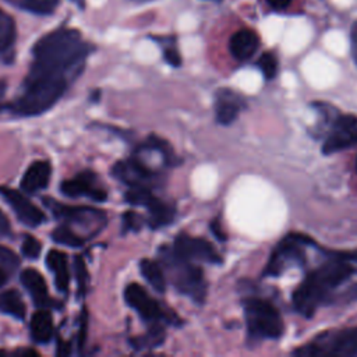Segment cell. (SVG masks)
Listing matches in <instances>:
<instances>
[{
  "label": "cell",
  "mask_w": 357,
  "mask_h": 357,
  "mask_svg": "<svg viewBox=\"0 0 357 357\" xmlns=\"http://www.w3.org/2000/svg\"><path fill=\"white\" fill-rule=\"evenodd\" d=\"M89 52V45L82 40L77 29L59 28L35 43L29 71L70 78L82 67Z\"/></svg>",
  "instance_id": "6da1fadb"
},
{
  "label": "cell",
  "mask_w": 357,
  "mask_h": 357,
  "mask_svg": "<svg viewBox=\"0 0 357 357\" xmlns=\"http://www.w3.org/2000/svg\"><path fill=\"white\" fill-rule=\"evenodd\" d=\"M351 257H331L319 268L311 271L293 293V305L305 318H311L317 308L329 301L335 289L343 284L354 272Z\"/></svg>",
  "instance_id": "7a4b0ae2"
},
{
  "label": "cell",
  "mask_w": 357,
  "mask_h": 357,
  "mask_svg": "<svg viewBox=\"0 0 357 357\" xmlns=\"http://www.w3.org/2000/svg\"><path fill=\"white\" fill-rule=\"evenodd\" d=\"M67 86L68 78L29 71L22 84L21 93L8 107L21 117L39 116L59 102Z\"/></svg>",
  "instance_id": "3957f363"
},
{
  "label": "cell",
  "mask_w": 357,
  "mask_h": 357,
  "mask_svg": "<svg viewBox=\"0 0 357 357\" xmlns=\"http://www.w3.org/2000/svg\"><path fill=\"white\" fill-rule=\"evenodd\" d=\"M159 254L177 291L188 296L197 303H202L206 294V282L201 268L191 261L176 257L170 247H162Z\"/></svg>",
  "instance_id": "277c9868"
},
{
  "label": "cell",
  "mask_w": 357,
  "mask_h": 357,
  "mask_svg": "<svg viewBox=\"0 0 357 357\" xmlns=\"http://www.w3.org/2000/svg\"><path fill=\"white\" fill-rule=\"evenodd\" d=\"M293 354L303 357H356L357 328H344L319 333L310 343L294 350Z\"/></svg>",
  "instance_id": "5b68a950"
},
{
  "label": "cell",
  "mask_w": 357,
  "mask_h": 357,
  "mask_svg": "<svg viewBox=\"0 0 357 357\" xmlns=\"http://www.w3.org/2000/svg\"><path fill=\"white\" fill-rule=\"evenodd\" d=\"M248 336L254 340L278 339L282 336L283 319L273 304L261 298H247L243 303Z\"/></svg>",
  "instance_id": "8992f818"
},
{
  "label": "cell",
  "mask_w": 357,
  "mask_h": 357,
  "mask_svg": "<svg viewBox=\"0 0 357 357\" xmlns=\"http://www.w3.org/2000/svg\"><path fill=\"white\" fill-rule=\"evenodd\" d=\"M310 241L308 236L300 233L287 234L272 251L264 276H279L291 266H303L305 262L304 245Z\"/></svg>",
  "instance_id": "52a82bcc"
},
{
  "label": "cell",
  "mask_w": 357,
  "mask_h": 357,
  "mask_svg": "<svg viewBox=\"0 0 357 357\" xmlns=\"http://www.w3.org/2000/svg\"><path fill=\"white\" fill-rule=\"evenodd\" d=\"M46 206L53 212V215L66 223H77L86 229L91 236H95L106 223V215L103 211L91 206H71L56 202L50 198L43 199Z\"/></svg>",
  "instance_id": "ba28073f"
},
{
  "label": "cell",
  "mask_w": 357,
  "mask_h": 357,
  "mask_svg": "<svg viewBox=\"0 0 357 357\" xmlns=\"http://www.w3.org/2000/svg\"><path fill=\"white\" fill-rule=\"evenodd\" d=\"M126 303L134 308L139 317L149 324H159L160 321L174 322L178 321L176 317H169L167 312L152 298L148 291L138 283H130L124 290Z\"/></svg>",
  "instance_id": "9c48e42d"
},
{
  "label": "cell",
  "mask_w": 357,
  "mask_h": 357,
  "mask_svg": "<svg viewBox=\"0 0 357 357\" xmlns=\"http://www.w3.org/2000/svg\"><path fill=\"white\" fill-rule=\"evenodd\" d=\"M170 248L176 257L185 261H199L208 264L222 262L220 255L209 241L201 237H191L185 233H180Z\"/></svg>",
  "instance_id": "30bf717a"
},
{
  "label": "cell",
  "mask_w": 357,
  "mask_h": 357,
  "mask_svg": "<svg viewBox=\"0 0 357 357\" xmlns=\"http://www.w3.org/2000/svg\"><path fill=\"white\" fill-rule=\"evenodd\" d=\"M357 144V117L351 114L337 116L322 145L325 155H332Z\"/></svg>",
  "instance_id": "8fae6325"
},
{
  "label": "cell",
  "mask_w": 357,
  "mask_h": 357,
  "mask_svg": "<svg viewBox=\"0 0 357 357\" xmlns=\"http://www.w3.org/2000/svg\"><path fill=\"white\" fill-rule=\"evenodd\" d=\"M60 190L64 195L71 198L86 197L98 202L106 201L107 198L106 190L99 184L96 174L91 170H84L73 178L64 180L60 185Z\"/></svg>",
  "instance_id": "7c38bea8"
},
{
  "label": "cell",
  "mask_w": 357,
  "mask_h": 357,
  "mask_svg": "<svg viewBox=\"0 0 357 357\" xmlns=\"http://www.w3.org/2000/svg\"><path fill=\"white\" fill-rule=\"evenodd\" d=\"M112 172L120 181H123L128 187H149V184H152L156 180L155 172L138 156H132L127 160L117 162Z\"/></svg>",
  "instance_id": "4fadbf2b"
},
{
  "label": "cell",
  "mask_w": 357,
  "mask_h": 357,
  "mask_svg": "<svg viewBox=\"0 0 357 357\" xmlns=\"http://www.w3.org/2000/svg\"><path fill=\"white\" fill-rule=\"evenodd\" d=\"M0 195L14 209L17 218L24 225L29 227H36L45 220V213L20 191L8 187H0Z\"/></svg>",
  "instance_id": "5bb4252c"
},
{
  "label": "cell",
  "mask_w": 357,
  "mask_h": 357,
  "mask_svg": "<svg viewBox=\"0 0 357 357\" xmlns=\"http://www.w3.org/2000/svg\"><path fill=\"white\" fill-rule=\"evenodd\" d=\"M245 102L243 96L233 89L229 88H220L215 93V114L218 123L223 126L231 124L241 109L244 107Z\"/></svg>",
  "instance_id": "9a60e30c"
},
{
  "label": "cell",
  "mask_w": 357,
  "mask_h": 357,
  "mask_svg": "<svg viewBox=\"0 0 357 357\" xmlns=\"http://www.w3.org/2000/svg\"><path fill=\"white\" fill-rule=\"evenodd\" d=\"M258 47L259 36L257 35L255 31L248 28L236 31L229 40V52L238 61H245L251 59L258 50Z\"/></svg>",
  "instance_id": "2e32d148"
},
{
  "label": "cell",
  "mask_w": 357,
  "mask_h": 357,
  "mask_svg": "<svg viewBox=\"0 0 357 357\" xmlns=\"http://www.w3.org/2000/svg\"><path fill=\"white\" fill-rule=\"evenodd\" d=\"M21 283L28 290L29 296L35 301L38 307L46 308L54 305L53 300L49 296L47 284L43 279V276L33 268H26L21 272Z\"/></svg>",
  "instance_id": "e0dca14e"
},
{
  "label": "cell",
  "mask_w": 357,
  "mask_h": 357,
  "mask_svg": "<svg viewBox=\"0 0 357 357\" xmlns=\"http://www.w3.org/2000/svg\"><path fill=\"white\" fill-rule=\"evenodd\" d=\"M52 167L46 160H36L29 165L26 172L22 176L21 187L25 192L33 194L47 187L50 181Z\"/></svg>",
  "instance_id": "ac0fdd59"
},
{
  "label": "cell",
  "mask_w": 357,
  "mask_h": 357,
  "mask_svg": "<svg viewBox=\"0 0 357 357\" xmlns=\"http://www.w3.org/2000/svg\"><path fill=\"white\" fill-rule=\"evenodd\" d=\"M46 265L53 273L56 287L66 293L70 284V273L67 265V255L59 250H50L46 255Z\"/></svg>",
  "instance_id": "d6986e66"
},
{
  "label": "cell",
  "mask_w": 357,
  "mask_h": 357,
  "mask_svg": "<svg viewBox=\"0 0 357 357\" xmlns=\"http://www.w3.org/2000/svg\"><path fill=\"white\" fill-rule=\"evenodd\" d=\"M31 335L38 343H47L53 336V318L47 310L36 311L31 318Z\"/></svg>",
  "instance_id": "ffe728a7"
},
{
  "label": "cell",
  "mask_w": 357,
  "mask_h": 357,
  "mask_svg": "<svg viewBox=\"0 0 357 357\" xmlns=\"http://www.w3.org/2000/svg\"><path fill=\"white\" fill-rule=\"evenodd\" d=\"M145 208L149 212V219L148 223L152 229H158L162 227L165 225H169L173 218H174V208L172 205H167L165 202H162L159 198L153 197L146 205Z\"/></svg>",
  "instance_id": "44dd1931"
},
{
  "label": "cell",
  "mask_w": 357,
  "mask_h": 357,
  "mask_svg": "<svg viewBox=\"0 0 357 357\" xmlns=\"http://www.w3.org/2000/svg\"><path fill=\"white\" fill-rule=\"evenodd\" d=\"M0 310L17 319H24L26 312L21 294L14 289L6 290L0 294Z\"/></svg>",
  "instance_id": "7402d4cb"
},
{
  "label": "cell",
  "mask_w": 357,
  "mask_h": 357,
  "mask_svg": "<svg viewBox=\"0 0 357 357\" xmlns=\"http://www.w3.org/2000/svg\"><path fill=\"white\" fill-rule=\"evenodd\" d=\"M139 271H141V275L145 278V280L156 291L163 293L166 290V279H165L163 271L158 262L144 258L139 262Z\"/></svg>",
  "instance_id": "603a6c76"
},
{
  "label": "cell",
  "mask_w": 357,
  "mask_h": 357,
  "mask_svg": "<svg viewBox=\"0 0 357 357\" xmlns=\"http://www.w3.org/2000/svg\"><path fill=\"white\" fill-rule=\"evenodd\" d=\"M15 42V24L14 20L0 10V56L8 54Z\"/></svg>",
  "instance_id": "cb8c5ba5"
},
{
  "label": "cell",
  "mask_w": 357,
  "mask_h": 357,
  "mask_svg": "<svg viewBox=\"0 0 357 357\" xmlns=\"http://www.w3.org/2000/svg\"><path fill=\"white\" fill-rule=\"evenodd\" d=\"M130 342H131L132 347L137 350L158 347L165 342V329L159 324H152V326L149 328V331L145 335L131 339Z\"/></svg>",
  "instance_id": "d4e9b609"
},
{
  "label": "cell",
  "mask_w": 357,
  "mask_h": 357,
  "mask_svg": "<svg viewBox=\"0 0 357 357\" xmlns=\"http://www.w3.org/2000/svg\"><path fill=\"white\" fill-rule=\"evenodd\" d=\"M15 7L38 15H50L57 8L59 0H10Z\"/></svg>",
  "instance_id": "484cf974"
},
{
  "label": "cell",
  "mask_w": 357,
  "mask_h": 357,
  "mask_svg": "<svg viewBox=\"0 0 357 357\" xmlns=\"http://www.w3.org/2000/svg\"><path fill=\"white\" fill-rule=\"evenodd\" d=\"M52 238L59 244L70 247H81L85 243V238L73 231L71 227L67 225H61L57 229H54L52 233Z\"/></svg>",
  "instance_id": "4316f807"
},
{
  "label": "cell",
  "mask_w": 357,
  "mask_h": 357,
  "mask_svg": "<svg viewBox=\"0 0 357 357\" xmlns=\"http://www.w3.org/2000/svg\"><path fill=\"white\" fill-rule=\"evenodd\" d=\"M159 42L162 50H163V59L165 61L172 67H180L181 66V56L178 53V49L176 46V40L173 36L169 38H158L155 39Z\"/></svg>",
  "instance_id": "83f0119b"
},
{
  "label": "cell",
  "mask_w": 357,
  "mask_h": 357,
  "mask_svg": "<svg viewBox=\"0 0 357 357\" xmlns=\"http://www.w3.org/2000/svg\"><path fill=\"white\" fill-rule=\"evenodd\" d=\"M257 66L261 70V73L264 74L265 79H273L278 74V59L272 52H265L262 53V56H259V59L257 60Z\"/></svg>",
  "instance_id": "f1b7e54d"
},
{
  "label": "cell",
  "mask_w": 357,
  "mask_h": 357,
  "mask_svg": "<svg viewBox=\"0 0 357 357\" xmlns=\"http://www.w3.org/2000/svg\"><path fill=\"white\" fill-rule=\"evenodd\" d=\"M0 266L8 273H13L20 266V258L17 254L4 245H0Z\"/></svg>",
  "instance_id": "f546056e"
},
{
  "label": "cell",
  "mask_w": 357,
  "mask_h": 357,
  "mask_svg": "<svg viewBox=\"0 0 357 357\" xmlns=\"http://www.w3.org/2000/svg\"><path fill=\"white\" fill-rule=\"evenodd\" d=\"M74 269H75V276H77V286H78V294L84 296L86 290V282H88V271L85 266V262L82 257L77 255L74 259Z\"/></svg>",
  "instance_id": "4dcf8cb0"
},
{
  "label": "cell",
  "mask_w": 357,
  "mask_h": 357,
  "mask_svg": "<svg viewBox=\"0 0 357 357\" xmlns=\"http://www.w3.org/2000/svg\"><path fill=\"white\" fill-rule=\"evenodd\" d=\"M40 243L38 241V238H35L31 234H26L22 240V247H21V251H22V255L29 258V259H36L40 254Z\"/></svg>",
  "instance_id": "1f68e13d"
},
{
  "label": "cell",
  "mask_w": 357,
  "mask_h": 357,
  "mask_svg": "<svg viewBox=\"0 0 357 357\" xmlns=\"http://www.w3.org/2000/svg\"><path fill=\"white\" fill-rule=\"evenodd\" d=\"M123 222H124V231H127V230L135 231L141 227V219L134 212H126L123 216Z\"/></svg>",
  "instance_id": "d6a6232c"
},
{
  "label": "cell",
  "mask_w": 357,
  "mask_h": 357,
  "mask_svg": "<svg viewBox=\"0 0 357 357\" xmlns=\"http://www.w3.org/2000/svg\"><path fill=\"white\" fill-rule=\"evenodd\" d=\"M350 49H351V57L357 66V21L353 24L350 29Z\"/></svg>",
  "instance_id": "836d02e7"
},
{
  "label": "cell",
  "mask_w": 357,
  "mask_h": 357,
  "mask_svg": "<svg viewBox=\"0 0 357 357\" xmlns=\"http://www.w3.org/2000/svg\"><path fill=\"white\" fill-rule=\"evenodd\" d=\"M10 231H11L10 222H8L7 216L3 213V211L0 209V236H8Z\"/></svg>",
  "instance_id": "e575fe53"
},
{
  "label": "cell",
  "mask_w": 357,
  "mask_h": 357,
  "mask_svg": "<svg viewBox=\"0 0 357 357\" xmlns=\"http://www.w3.org/2000/svg\"><path fill=\"white\" fill-rule=\"evenodd\" d=\"M266 1L273 10H284L290 6L293 0H266Z\"/></svg>",
  "instance_id": "d590c367"
},
{
  "label": "cell",
  "mask_w": 357,
  "mask_h": 357,
  "mask_svg": "<svg viewBox=\"0 0 357 357\" xmlns=\"http://www.w3.org/2000/svg\"><path fill=\"white\" fill-rule=\"evenodd\" d=\"M211 230L213 231V234H215L216 238H219V240H222V241L226 238L225 234H223V231H222V229H220V223H219L218 220H213V222L211 223Z\"/></svg>",
  "instance_id": "8d00e7d4"
},
{
  "label": "cell",
  "mask_w": 357,
  "mask_h": 357,
  "mask_svg": "<svg viewBox=\"0 0 357 357\" xmlns=\"http://www.w3.org/2000/svg\"><path fill=\"white\" fill-rule=\"evenodd\" d=\"M6 89H7V84H6V81L0 79V109H1V103H3L4 95H6Z\"/></svg>",
  "instance_id": "74e56055"
},
{
  "label": "cell",
  "mask_w": 357,
  "mask_h": 357,
  "mask_svg": "<svg viewBox=\"0 0 357 357\" xmlns=\"http://www.w3.org/2000/svg\"><path fill=\"white\" fill-rule=\"evenodd\" d=\"M8 272L7 271H4L1 266H0V287L7 282V279H8Z\"/></svg>",
  "instance_id": "f35d334b"
},
{
  "label": "cell",
  "mask_w": 357,
  "mask_h": 357,
  "mask_svg": "<svg viewBox=\"0 0 357 357\" xmlns=\"http://www.w3.org/2000/svg\"><path fill=\"white\" fill-rule=\"evenodd\" d=\"M128 1H132V3H137V4H142V3H149V1H153V0H128Z\"/></svg>",
  "instance_id": "ab89813d"
},
{
  "label": "cell",
  "mask_w": 357,
  "mask_h": 357,
  "mask_svg": "<svg viewBox=\"0 0 357 357\" xmlns=\"http://www.w3.org/2000/svg\"><path fill=\"white\" fill-rule=\"evenodd\" d=\"M73 1H75V3H79V4H81L84 0H73Z\"/></svg>",
  "instance_id": "60d3db41"
}]
</instances>
